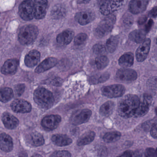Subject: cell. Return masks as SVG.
<instances>
[{
	"label": "cell",
	"mask_w": 157,
	"mask_h": 157,
	"mask_svg": "<svg viewBox=\"0 0 157 157\" xmlns=\"http://www.w3.org/2000/svg\"><path fill=\"white\" fill-rule=\"evenodd\" d=\"M140 103V100L137 95L127 94L118 102V114L123 118H128L134 117Z\"/></svg>",
	"instance_id": "6da1fadb"
},
{
	"label": "cell",
	"mask_w": 157,
	"mask_h": 157,
	"mask_svg": "<svg viewBox=\"0 0 157 157\" xmlns=\"http://www.w3.org/2000/svg\"><path fill=\"white\" fill-rule=\"evenodd\" d=\"M34 100L41 108L49 109L53 106L55 101L53 94L44 88H38L34 92Z\"/></svg>",
	"instance_id": "7a4b0ae2"
},
{
	"label": "cell",
	"mask_w": 157,
	"mask_h": 157,
	"mask_svg": "<svg viewBox=\"0 0 157 157\" xmlns=\"http://www.w3.org/2000/svg\"><path fill=\"white\" fill-rule=\"evenodd\" d=\"M37 27L33 25H28L20 29L18 34L19 42L23 45L32 44L37 38L38 35Z\"/></svg>",
	"instance_id": "3957f363"
},
{
	"label": "cell",
	"mask_w": 157,
	"mask_h": 157,
	"mask_svg": "<svg viewBox=\"0 0 157 157\" xmlns=\"http://www.w3.org/2000/svg\"><path fill=\"white\" fill-rule=\"evenodd\" d=\"M116 21V16L113 15L106 16L101 21L95 29V33L99 38L104 37L112 31Z\"/></svg>",
	"instance_id": "277c9868"
},
{
	"label": "cell",
	"mask_w": 157,
	"mask_h": 157,
	"mask_svg": "<svg viewBox=\"0 0 157 157\" xmlns=\"http://www.w3.org/2000/svg\"><path fill=\"white\" fill-rule=\"evenodd\" d=\"M19 13L23 20L30 21L34 18L33 0L23 2L19 6Z\"/></svg>",
	"instance_id": "5b68a950"
},
{
	"label": "cell",
	"mask_w": 157,
	"mask_h": 157,
	"mask_svg": "<svg viewBox=\"0 0 157 157\" xmlns=\"http://www.w3.org/2000/svg\"><path fill=\"white\" fill-rule=\"evenodd\" d=\"M101 91L103 95L108 98H117L124 95L125 88L120 84H113L102 87Z\"/></svg>",
	"instance_id": "8992f818"
},
{
	"label": "cell",
	"mask_w": 157,
	"mask_h": 157,
	"mask_svg": "<svg viewBox=\"0 0 157 157\" xmlns=\"http://www.w3.org/2000/svg\"><path fill=\"white\" fill-rule=\"evenodd\" d=\"M125 1H104L100 6V12L103 15H111L112 13L119 10L124 6Z\"/></svg>",
	"instance_id": "52a82bcc"
},
{
	"label": "cell",
	"mask_w": 157,
	"mask_h": 157,
	"mask_svg": "<svg viewBox=\"0 0 157 157\" xmlns=\"http://www.w3.org/2000/svg\"><path fill=\"white\" fill-rule=\"evenodd\" d=\"M137 78V73L134 70L123 68L119 69L116 74V78L119 81L129 82L134 81Z\"/></svg>",
	"instance_id": "ba28073f"
},
{
	"label": "cell",
	"mask_w": 157,
	"mask_h": 157,
	"mask_svg": "<svg viewBox=\"0 0 157 157\" xmlns=\"http://www.w3.org/2000/svg\"><path fill=\"white\" fill-rule=\"evenodd\" d=\"M91 115L92 112L90 109H82L72 116L71 122L72 124L75 125L84 124L90 120Z\"/></svg>",
	"instance_id": "9c48e42d"
},
{
	"label": "cell",
	"mask_w": 157,
	"mask_h": 157,
	"mask_svg": "<svg viewBox=\"0 0 157 157\" xmlns=\"http://www.w3.org/2000/svg\"><path fill=\"white\" fill-rule=\"evenodd\" d=\"M152 101V97L151 95L147 94H144L143 100L141 101H140L139 105L135 112L134 117H141L145 115L149 110Z\"/></svg>",
	"instance_id": "30bf717a"
},
{
	"label": "cell",
	"mask_w": 157,
	"mask_h": 157,
	"mask_svg": "<svg viewBox=\"0 0 157 157\" xmlns=\"http://www.w3.org/2000/svg\"><path fill=\"white\" fill-rule=\"evenodd\" d=\"M95 14L90 10H85L75 14V20L81 25H85L95 19Z\"/></svg>",
	"instance_id": "8fae6325"
},
{
	"label": "cell",
	"mask_w": 157,
	"mask_h": 157,
	"mask_svg": "<svg viewBox=\"0 0 157 157\" xmlns=\"http://www.w3.org/2000/svg\"><path fill=\"white\" fill-rule=\"evenodd\" d=\"M48 3L46 0H33L34 18L40 20L45 17Z\"/></svg>",
	"instance_id": "7c38bea8"
},
{
	"label": "cell",
	"mask_w": 157,
	"mask_h": 157,
	"mask_svg": "<svg viewBox=\"0 0 157 157\" xmlns=\"http://www.w3.org/2000/svg\"><path fill=\"white\" fill-rule=\"evenodd\" d=\"M11 107L15 113H30L32 110V105L27 101L22 99H16L12 103Z\"/></svg>",
	"instance_id": "4fadbf2b"
},
{
	"label": "cell",
	"mask_w": 157,
	"mask_h": 157,
	"mask_svg": "<svg viewBox=\"0 0 157 157\" xmlns=\"http://www.w3.org/2000/svg\"><path fill=\"white\" fill-rule=\"evenodd\" d=\"M61 118L58 115H50L47 116L43 118L42 121V126L48 130H53L57 127Z\"/></svg>",
	"instance_id": "5bb4252c"
},
{
	"label": "cell",
	"mask_w": 157,
	"mask_h": 157,
	"mask_svg": "<svg viewBox=\"0 0 157 157\" xmlns=\"http://www.w3.org/2000/svg\"><path fill=\"white\" fill-rule=\"evenodd\" d=\"M151 47V40L149 38L145 41L139 47L136 52V59L138 62L144 61L147 57Z\"/></svg>",
	"instance_id": "9a60e30c"
},
{
	"label": "cell",
	"mask_w": 157,
	"mask_h": 157,
	"mask_svg": "<svg viewBox=\"0 0 157 157\" xmlns=\"http://www.w3.org/2000/svg\"><path fill=\"white\" fill-rule=\"evenodd\" d=\"M148 2L147 0H133L129 2L128 10L133 14L141 13L147 9Z\"/></svg>",
	"instance_id": "2e32d148"
},
{
	"label": "cell",
	"mask_w": 157,
	"mask_h": 157,
	"mask_svg": "<svg viewBox=\"0 0 157 157\" xmlns=\"http://www.w3.org/2000/svg\"><path fill=\"white\" fill-rule=\"evenodd\" d=\"M19 60L15 59L7 60L1 68V72L4 75L14 74L18 69Z\"/></svg>",
	"instance_id": "e0dca14e"
},
{
	"label": "cell",
	"mask_w": 157,
	"mask_h": 157,
	"mask_svg": "<svg viewBox=\"0 0 157 157\" xmlns=\"http://www.w3.org/2000/svg\"><path fill=\"white\" fill-rule=\"evenodd\" d=\"M57 59L54 57H49L46 59L42 63H40L36 68L35 72L36 73H43L55 67L57 64Z\"/></svg>",
	"instance_id": "ac0fdd59"
},
{
	"label": "cell",
	"mask_w": 157,
	"mask_h": 157,
	"mask_svg": "<svg viewBox=\"0 0 157 157\" xmlns=\"http://www.w3.org/2000/svg\"><path fill=\"white\" fill-rule=\"evenodd\" d=\"M13 143L10 136L6 133L0 134V149L5 152H10L13 149Z\"/></svg>",
	"instance_id": "d6986e66"
},
{
	"label": "cell",
	"mask_w": 157,
	"mask_h": 157,
	"mask_svg": "<svg viewBox=\"0 0 157 157\" xmlns=\"http://www.w3.org/2000/svg\"><path fill=\"white\" fill-rule=\"evenodd\" d=\"M40 53L36 50H33L26 55L25 59V65L28 67L36 66L40 59Z\"/></svg>",
	"instance_id": "ffe728a7"
},
{
	"label": "cell",
	"mask_w": 157,
	"mask_h": 157,
	"mask_svg": "<svg viewBox=\"0 0 157 157\" xmlns=\"http://www.w3.org/2000/svg\"><path fill=\"white\" fill-rule=\"evenodd\" d=\"M2 121L5 127L8 129H14L19 124L18 119L9 113H5L3 114Z\"/></svg>",
	"instance_id": "44dd1931"
},
{
	"label": "cell",
	"mask_w": 157,
	"mask_h": 157,
	"mask_svg": "<svg viewBox=\"0 0 157 157\" xmlns=\"http://www.w3.org/2000/svg\"><path fill=\"white\" fill-rule=\"evenodd\" d=\"M74 33L71 30H66L57 36V42L62 45H68L71 43L74 37Z\"/></svg>",
	"instance_id": "7402d4cb"
},
{
	"label": "cell",
	"mask_w": 157,
	"mask_h": 157,
	"mask_svg": "<svg viewBox=\"0 0 157 157\" xmlns=\"http://www.w3.org/2000/svg\"><path fill=\"white\" fill-rule=\"evenodd\" d=\"M52 142L55 145L60 147L68 146L72 142L71 138L66 135L56 134L52 137Z\"/></svg>",
	"instance_id": "603a6c76"
},
{
	"label": "cell",
	"mask_w": 157,
	"mask_h": 157,
	"mask_svg": "<svg viewBox=\"0 0 157 157\" xmlns=\"http://www.w3.org/2000/svg\"><path fill=\"white\" fill-rule=\"evenodd\" d=\"M134 61V55L131 52H128L125 53L120 57L118 60V63L121 67H128L133 65Z\"/></svg>",
	"instance_id": "cb8c5ba5"
},
{
	"label": "cell",
	"mask_w": 157,
	"mask_h": 157,
	"mask_svg": "<svg viewBox=\"0 0 157 157\" xmlns=\"http://www.w3.org/2000/svg\"><path fill=\"white\" fill-rule=\"evenodd\" d=\"M95 136V134L94 131H88L80 137L77 141V144L79 146L88 145L94 140Z\"/></svg>",
	"instance_id": "d4e9b609"
},
{
	"label": "cell",
	"mask_w": 157,
	"mask_h": 157,
	"mask_svg": "<svg viewBox=\"0 0 157 157\" xmlns=\"http://www.w3.org/2000/svg\"><path fill=\"white\" fill-rule=\"evenodd\" d=\"M146 33L143 30H136L131 32L129 34L130 40L137 43H142L146 39Z\"/></svg>",
	"instance_id": "484cf974"
},
{
	"label": "cell",
	"mask_w": 157,
	"mask_h": 157,
	"mask_svg": "<svg viewBox=\"0 0 157 157\" xmlns=\"http://www.w3.org/2000/svg\"><path fill=\"white\" fill-rule=\"evenodd\" d=\"M67 10L65 6L62 4H57L53 7L51 10V15L55 19H59L63 18L66 14Z\"/></svg>",
	"instance_id": "4316f807"
},
{
	"label": "cell",
	"mask_w": 157,
	"mask_h": 157,
	"mask_svg": "<svg viewBox=\"0 0 157 157\" xmlns=\"http://www.w3.org/2000/svg\"><path fill=\"white\" fill-rule=\"evenodd\" d=\"M115 108V104L112 101H108L101 106L100 113L104 117H108L113 113Z\"/></svg>",
	"instance_id": "83f0119b"
},
{
	"label": "cell",
	"mask_w": 157,
	"mask_h": 157,
	"mask_svg": "<svg viewBox=\"0 0 157 157\" xmlns=\"http://www.w3.org/2000/svg\"><path fill=\"white\" fill-rule=\"evenodd\" d=\"M110 77V74L107 72L97 74L91 76L89 78V82L91 84H97L106 82Z\"/></svg>",
	"instance_id": "f1b7e54d"
},
{
	"label": "cell",
	"mask_w": 157,
	"mask_h": 157,
	"mask_svg": "<svg viewBox=\"0 0 157 157\" xmlns=\"http://www.w3.org/2000/svg\"><path fill=\"white\" fill-rule=\"evenodd\" d=\"M13 92L12 89L5 87L0 89V101L6 103L10 101L13 97Z\"/></svg>",
	"instance_id": "f546056e"
},
{
	"label": "cell",
	"mask_w": 157,
	"mask_h": 157,
	"mask_svg": "<svg viewBox=\"0 0 157 157\" xmlns=\"http://www.w3.org/2000/svg\"><path fill=\"white\" fill-rule=\"evenodd\" d=\"M119 43V37L117 36H112L106 41V50L112 53L116 50Z\"/></svg>",
	"instance_id": "4dcf8cb0"
},
{
	"label": "cell",
	"mask_w": 157,
	"mask_h": 157,
	"mask_svg": "<svg viewBox=\"0 0 157 157\" xmlns=\"http://www.w3.org/2000/svg\"><path fill=\"white\" fill-rule=\"evenodd\" d=\"M30 137V141L33 146L38 147L42 146L44 144L45 141L44 137L42 134L38 132H36L32 133Z\"/></svg>",
	"instance_id": "1f68e13d"
},
{
	"label": "cell",
	"mask_w": 157,
	"mask_h": 157,
	"mask_svg": "<svg viewBox=\"0 0 157 157\" xmlns=\"http://www.w3.org/2000/svg\"><path fill=\"white\" fill-rule=\"evenodd\" d=\"M121 134L118 131L108 132L104 135L103 140L105 142L112 143L115 142L120 139Z\"/></svg>",
	"instance_id": "d6a6232c"
},
{
	"label": "cell",
	"mask_w": 157,
	"mask_h": 157,
	"mask_svg": "<svg viewBox=\"0 0 157 157\" xmlns=\"http://www.w3.org/2000/svg\"><path fill=\"white\" fill-rule=\"evenodd\" d=\"M109 63V59L105 56H99L95 59V66L98 70L104 69Z\"/></svg>",
	"instance_id": "836d02e7"
},
{
	"label": "cell",
	"mask_w": 157,
	"mask_h": 157,
	"mask_svg": "<svg viewBox=\"0 0 157 157\" xmlns=\"http://www.w3.org/2000/svg\"><path fill=\"white\" fill-rule=\"evenodd\" d=\"M106 49L105 46L101 44H96L93 48V53L97 56H105L106 53Z\"/></svg>",
	"instance_id": "e575fe53"
},
{
	"label": "cell",
	"mask_w": 157,
	"mask_h": 157,
	"mask_svg": "<svg viewBox=\"0 0 157 157\" xmlns=\"http://www.w3.org/2000/svg\"><path fill=\"white\" fill-rule=\"evenodd\" d=\"M87 39V35L85 33H81L76 36L74 38V43L75 45H81L83 44Z\"/></svg>",
	"instance_id": "d590c367"
},
{
	"label": "cell",
	"mask_w": 157,
	"mask_h": 157,
	"mask_svg": "<svg viewBox=\"0 0 157 157\" xmlns=\"http://www.w3.org/2000/svg\"><path fill=\"white\" fill-rule=\"evenodd\" d=\"M133 17L129 14H125L123 19V24L126 28H129L133 24Z\"/></svg>",
	"instance_id": "8d00e7d4"
},
{
	"label": "cell",
	"mask_w": 157,
	"mask_h": 157,
	"mask_svg": "<svg viewBox=\"0 0 157 157\" xmlns=\"http://www.w3.org/2000/svg\"><path fill=\"white\" fill-rule=\"evenodd\" d=\"M50 157H71V154L67 151H58L54 152Z\"/></svg>",
	"instance_id": "74e56055"
},
{
	"label": "cell",
	"mask_w": 157,
	"mask_h": 157,
	"mask_svg": "<svg viewBox=\"0 0 157 157\" xmlns=\"http://www.w3.org/2000/svg\"><path fill=\"white\" fill-rule=\"evenodd\" d=\"M145 157H157L156 151L153 148H147L145 150Z\"/></svg>",
	"instance_id": "f35d334b"
},
{
	"label": "cell",
	"mask_w": 157,
	"mask_h": 157,
	"mask_svg": "<svg viewBox=\"0 0 157 157\" xmlns=\"http://www.w3.org/2000/svg\"><path fill=\"white\" fill-rule=\"evenodd\" d=\"M25 86L24 84H20L15 87V90L16 94L20 96L24 93L25 90Z\"/></svg>",
	"instance_id": "ab89813d"
},
{
	"label": "cell",
	"mask_w": 157,
	"mask_h": 157,
	"mask_svg": "<svg viewBox=\"0 0 157 157\" xmlns=\"http://www.w3.org/2000/svg\"><path fill=\"white\" fill-rule=\"evenodd\" d=\"M157 124H154L152 126V128L151 129L150 134L151 136L154 139H157Z\"/></svg>",
	"instance_id": "60d3db41"
},
{
	"label": "cell",
	"mask_w": 157,
	"mask_h": 157,
	"mask_svg": "<svg viewBox=\"0 0 157 157\" xmlns=\"http://www.w3.org/2000/svg\"><path fill=\"white\" fill-rule=\"evenodd\" d=\"M153 21L152 19H150L147 22L145 25V30H144V32L147 33H148L150 31L152 25H153Z\"/></svg>",
	"instance_id": "b9f144b4"
},
{
	"label": "cell",
	"mask_w": 157,
	"mask_h": 157,
	"mask_svg": "<svg viewBox=\"0 0 157 157\" xmlns=\"http://www.w3.org/2000/svg\"><path fill=\"white\" fill-rule=\"evenodd\" d=\"M62 80L59 78L54 79L51 81V84L55 86H59L62 84Z\"/></svg>",
	"instance_id": "7bdbcfd3"
},
{
	"label": "cell",
	"mask_w": 157,
	"mask_h": 157,
	"mask_svg": "<svg viewBox=\"0 0 157 157\" xmlns=\"http://www.w3.org/2000/svg\"><path fill=\"white\" fill-rule=\"evenodd\" d=\"M133 152L131 151L128 150L124 151L123 154L118 157H132L133 156Z\"/></svg>",
	"instance_id": "ee69618b"
},
{
	"label": "cell",
	"mask_w": 157,
	"mask_h": 157,
	"mask_svg": "<svg viewBox=\"0 0 157 157\" xmlns=\"http://www.w3.org/2000/svg\"><path fill=\"white\" fill-rule=\"evenodd\" d=\"M147 17L146 16H141L138 20V24L139 25H142L144 24L147 21Z\"/></svg>",
	"instance_id": "f6af8a7d"
},
{
	"label": "cell",
	"mask_w": 157,
	"mask_h": 157,
	"mask_svg": "<svg viewBox=\"0 0 157 157\" xmlns=\"http://www.w3.org/2000/svg\"><path fill=\"white\" fill-rule=\"evenodd\" d=\"M149 16L153 18H156L157 16V8L156 7L153 8L150 12L148 14Z\"/></svg>",
	"instance_id": "bcb514c9"
},
{
	"label": "cell",
	"mask_w": 157,
	"mask_h": 157,
	"mask_svg": "<svg viewBox=\"0 0 157 157\" xmlns=\"http://www.w3.org/2000/svg\"><path fill=\"white\" fill-rule=\"evenodd\" d=\"M19 157H27V154L25 151H21L20 152Z\"/></svg>",
	"instance_id": "7dc6e473"
},
{
	"label": "cell",
	"mask_w": 157,
	"mask_h": 157,
	"mask_svg": "<svg viewBox=\"0 0 157 157\" xmlns=\"http://www.w3.org/2000/svg\"><path fill=\"white\" fill-rule=\"evenodd\" d=\"M90 2V1H77L78 3L79 4H86Z\"/></svg>",
	"instance_id": "c3c4849f"
},
{
	"label": "cell",
	"mask_w": 157,
	"mask_h": 157,
	"mask_svg": "<svg viewBox=\"0 0 157 157\" xmlns=\"http://www.w3.org/2000/svg\"><path fill=\"white\" fill-rule=\"evenodd\" d=\"M32 157H42V156L41 155H39V154H36V155L32 156Z\"/></svg>",
	"instance_id": "681fc988"
}]
</instances>
